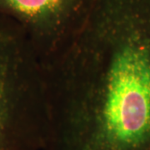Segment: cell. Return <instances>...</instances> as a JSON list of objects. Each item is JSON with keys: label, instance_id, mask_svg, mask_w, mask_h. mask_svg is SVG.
<instances>
[{"label": "cell", "instance_id": "obj_1", "mask_svg": "<svg viewBox=\"0 0 150 150\" xmlns=\"http://www.w3.org/2000/svg\"><path fill=\"white\" fill-rule=\"evenodd\" d=\"M43 65L45 150H150V0H94Z\"/></svg>", "mask_w": 150, "mask_h": 150}, {"label": "cell", "instance_id": "obj_2", "mask_svg": "<svg viewBox=\"0 0 150 150\" xmlns=\"http://www.w3.org/2000/svg\"><path fill=\"white\" fill-rule=\"evenodd\" d=\"M48 135L43 62L21 25L0 14V150H45Z\"/></svg>", "mask_w": 150, "mask_h": 150}, {"label": "cell", "instance_id": "obj_3", "mask_svg": "<svg viewBox=\"0 0 150 150\" xmlns=\"http://www.w3.org/2000/svg\"><path fill=\"white\" fill-rule=\"evenodd\" d=\"M94 0H0V14L13 18L44 61L82 26Z\"/></svg>", "mask_w": 150, "mask_h": 150}]
</instances>
